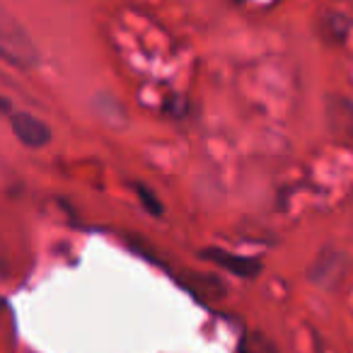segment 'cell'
<instances>
[{"label": "cell", "instance_id": "6da1fadb", "mask_svg": "<svg viewBox=\"0 0 353 353\" xmlns=\"http://www.w3.org/2000/svg\"><path fill=\"white\" fill-rule=\"evenodd\" d=\"M0 54L15 68H34L39 63V49L32 41L30 32L15 22L12 15L3 17V30H0Z\"/></svg>", "mask_w": 353, "mask_h": 353}, {"label": "cell", "instance_id": "7a4b0ae2", "mask_svg": "<svg viewBox=\"0 0 353 353\" xmlns=\"http://www.w3.org/2000/svg\"><path fill=\"white\" fill-rule=\"evenodd\" d=\"M348 274V256L341 250H334V247H324L317 254V259L312 261L307 271V279L312 281L319 288L334 290L341 285V281Z\"/></svg>", "mask_w": 353, "mask_h": 353}, {"label": "cell", "instance_id": "3957f363", "mask_svg": "<svg viewBox=\"0 0 353 353\" xmlns=\"http://www.w3.org/2000/svg\"><path fill=\"white\" fill-rule=\"evenodd\" d=\"M8 119H10V126H12L15 138L27 148L39 150V148L49 145L51 138H54L49 123L41 121V119H37L34 114H30V112H12Z\"/></svg>", "mask_w": 353, "mask_h": 353}, {"label": "cell", "instance_id": "277c9868", "mask_svg": "<svg viewBox=\"0 0 353 353\" xmlns=\"http://www.w3.org/2000/svg\"><path fill=\"white\" fill-rule=\"evenodd\" d=\"M199 256L230 271V274L240 276V279H256L261 274V261L256 256L232 254L230 250H221V247H206V250L199 252Z\"/></svg>", "mask_w": 353, "mask_h": 353}, {"label": "cell", "instance_id": "5b68a950", "mask_svg": "<svg viewBox=\"0 0 353 353\" xmlns=\"http://www.w3.org/2000/svg\"><path fill=\"white\" fill-rule=\"evenodd\" d=\"M176 281H179V285H182L187 293H192L199 303H218V300H223L228 293L225 283L213 274L184 271V274L176 276Z\"/></svg>", "mask_w": 353, "mask_h": 353}, {"label": "cell", "instance_id": "8992f818", "mask_svg": "<svg viewBox=\"0 0 353 353\" xmlns=\"http://www.w3.org/2000/svg\"><path fill=\"white\" fill-rule=\"evenodd\" d=\"M327 126L336 138L353 141V99L343 97V94H329Z\"/></svg>", "mask_w": 353, "mask_h": 353}, {"label": "cell", "instance_id": "52a82bcc", "mask_svg": "<svg viewBox=\"0 0 353 353\" xmlns=\"http://www.w3.org/2000/svg\"><path fill=\"white\" fill-rule=\"evenodd\" d=\"M237 353H279L276 343L271 341L266 334L261 332H250L240 339V346H237Z\"/></svg>", "mask_w": 353, "mask_h": 353}, {"label": "cell", "instance_id": "ba28073f", "mask_svg": "<svg viewBox=\"0 0 353 353\" xmlns=\"http://www.w3.org/2000/svg\"><path fill=\"white\" fill-rule=\"evenodd\" d=\"M319 25L324 27L322 30V37L329 41H334V44H339V41H343V37L348 34V22L346 17L341 15V12H329V15L322 17V22Z\"/></svg>", "mask_w": 353, "mask_h": 353}, {"label": "cell", "instance_id": "9c48e42d", "mask_svg": "<svg viewBox=\"0 0 353 353\" xmlns=\"http://www.w3.org/2000/svg\"><path fill=\"white\" fill-rule=\"evenodd\" d=\"M133 189H136V196H138V201H141V206L145 208L150 216H162V213H165V206H162L160 196H157L150 187L136 182V184H133Z\"/></svg>", "mask_w": 353, "mask_h": 353}, {"label": "cell", "instance_id": "30bf717a", "mask_svg": "<svg viewBox=\"0 0 353 353\" xmlns=\"http://www.w3.org/2000/svg\"><path fill=\"white\" fill-rule=\"evenodd\" d=\"M162 109H165V114H170V117H174V119L189 117V102L182 94H170V97L162 102Z\"/></svg>", "mask_w": 353, "mask_h": 353}]
</instances>
